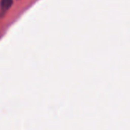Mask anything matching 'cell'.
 <instances>
[{"label":"cell","mask_w":130,"mask_h":130,"mask_svg":"<svg viewBox=\"0 0 130 130\" xmlns=\"http://www.w3.org/2000/svg\"><path fill=\"white\" fill-rule=\"evenodd\" d=\"M13 3V0H1L0 1V9H1L2 12H6L8 11Z\"/></svg>","instance_id":"cell-1"}]
</instances>
